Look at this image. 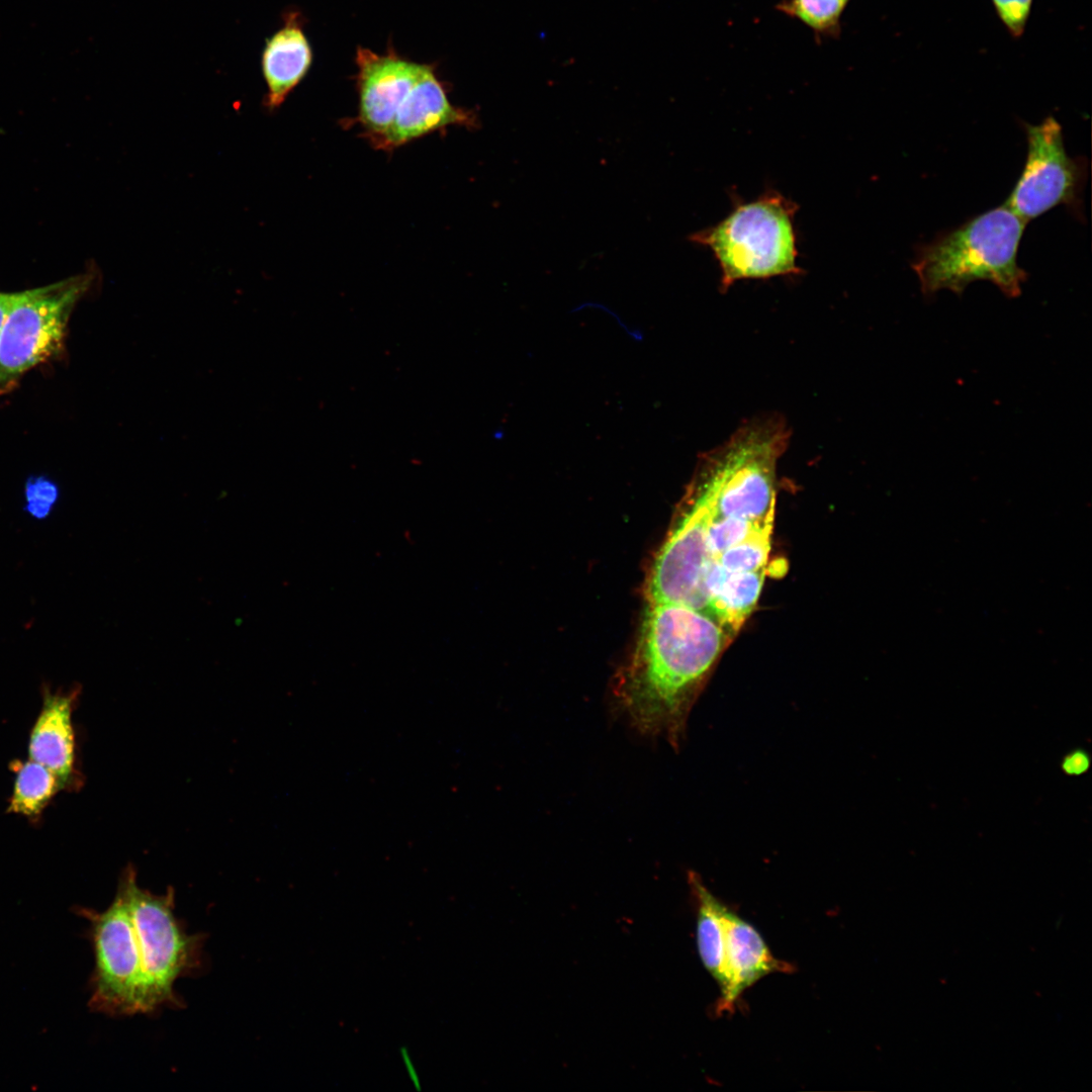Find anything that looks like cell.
Masks as SVG:
<instances>
[{
  "label": "cell",
  "instance_id": "1",
  "mask_svg": "<svg viewBox=\"0 0 1092 1092\" xmlns=\"http://www.w3.org/2000/svg\"><path fill=\"white\" fill-rule=\"evenodd\" d=\"M723 644V629L707 613L680 604H648L640 647L616 689L617 712L641 734L664 737L677 750Z\"/></svg>",
  "mask_w": 1092,
  "mask_h": 1092
},
{
  "label": "cell",
  "instance_id": "2",
  "mask_svg": "<svg viewBox=\"0 0 1092 1092\" xmlns=\"http://www.w3.org/2000/svg\"><path fill=\"white\" fill-rule=\"evenodd\" d=\"M1026 223L1004 203L921 246L912 268L923 294L960 295L973 281L988 280L1006 296H1019L1027 279L1017 263Z\"/></svg>",
  "mask_w": 1092,
  "mask_h": 1092
},
{
  "label": "cell",
  "instance_id": "3",
  "mask_svg": "<svg viewBox=\"0 0 1092 1092\" xmlns=\"http://www.w3.org/2000/svg\"><path fill=\"white\" fill-rule=\"evenodd\" d=\"M798 206L777 191L737 203L714 226L689 240L711 249L722 271V290L740 279H763L801 272L794 215Z\"/></svg>",
  "mask_w": 1092,
  "mask_h": 1092
},
{
  "label": "cell",
  "instance_id": "4",
  "mask_svg": "<svg viewBox=\"0 0 1092 1092\" xmlns=\"http://www.w3.org/2000/svg\"><path fill=\"white\" fill-rule=\"evenodd\" d=\"M130 913L143 974V1013L161 1007H180L175 982L202 968V934H189L175 915L174 890L152 894L136 883L134 869L127 867L117 889Z\"/></svg>",
  "mask_w": 1092,
  "mask_h": 1092
},
{
  "label": "cell",
  "instance_id": "5",
  "mask_svg": "<svg viewBox=\"0 0 1092 1092\" xmlns=\"http://www.w3.org/2000/svg\"><path fill=\"white\" fill-rule=\"evenodd\" d=\"M94 280L95 274L86 271L11 293L0 334V395L24 373L63 353L70 316Z\"/></svg>",
  "mask_w": 1092,
  "mask_h": 1092
},
{
  "label": "cell",
  "instance_id": "6",
  "mask_svg": "<svg viewBox=\"0 0 1092 1092\" xmlns=\"http://www.w3.org/2000/svg\"><path fill=\"white\" fill-rule=\"evenodd\" d=\"M692 503L656 555L650 570L648 604L673 603L708 612L703 578L710 555L708 530L715 517V487L698 470Z\"/></svg>",
  "mask_w": 1092,
  "mask_h": 1092
},
{
  "label": "cell",
  "instance_id": "7",
  "mask_svg": "<svg viewBox=\"0 0 1092 1092\" xmlns=\"http://www.w3.org/2000/svg\"><path fill=\"white\" fill-rule=\"evenodd\" d=\"M89 923L95 966L90 982L91 1010L110 1016L143 1013V974L132 921L117 890L104 911L79 908Z\"/></svg>",
  "mask_w": 1092,
  "mask_h": 1092
},
{
  "label": "cell",
  "instance_id": "8",
  "mask_svg": "<svg viewBox=\"0 0 1092 1092\" xmlns=\"http://www.w3.org/2000/svg\"><path fill=\"white\" fill-rule=\"evenodd\" d=\"M1023 126L1026 160L1005 203L1025 221L1060 204L1078 209L1085 179L1084 163L1068 155L1061 124L1050 115L1039 124L1023 123Z\"/></svg>",
  "mask_w": 1092,
  "mask_h": 1092
},
{
  "label": "cell",
  "instance_id": "9",
  "mask_svg": "<svg viewBox=\"0 0 1092 1092\" xmlns=\"http://www.w3.org/2000/svg\"><path fill=\"white\" fill-rule=\"evenodd\" d=\"M355 61L359 95L355 122L360 124L364 138L376 148L425 64L411 62L398 56L392 48L378 55L358 47Z\"/></svg>",
  "mask_w": 1092,
  "mask_h": 1092
},
{
  "label": "cell",
  "instance_id": "10",
  "mask_svg": "<svg viewBox=\"0 0 1092 1092\" xmlns=\"http://www.w3.org/2000/svg\"><path fill=\"white\" fill-rule=\"evenodd\" d=\"M450 125L477 128L478 114L453 105L445 84L435 73V66L425 64L376 148L391 151Z\"/></svg>",
  "mask_w": 1092,
  "mask_h": 1092
},
{
  "label": "cell",
  "instance_id": "11",
  "mask_svg": "<svg viewBox=\"0 0 1092 1092\" xmlns=\"http://www.w3.org/2000/svg\"><path fill=\"white\" fill-rule=\"evenodd\" d=\"M727 986L716 1011H732L739 996L770 973H791L793 966L776 959L760 933L746 920L723 906Z\"/></svg>",
  "mask_w": 1092,
  "mask_h": 1092
},
{
  "label": "cell",
  "instance_id": "12",
  "mask_svg": "<svg viewBox=\"0 0 1092 1092\" xmlns=\"http://www.w3.org/2000/svg\"><path fill=\"white\" fill-rule=\"evenodd\" d=\"M80 689L53 691L42 687V704L28 740V756L71 785L75 776L76 743L73 710Z\"/></svg>",
  "mask_w": 1092,
  "mask_h": 1092
},
{
  "label": "cell",
  "instance_id": "13",
  "mask_svg": "<svg viewBox=\"0 0 1092 1092\" xmlns=\"http://www.w3.org/2000/svg\"><path fill=\"white\" fill-rule=\"evenodd\" d=\"M300 14L290 11L284 24L267 40L262 54V72L267 85L265 106L277 109L307 74L312 61Z\"/></svg>",
  "mask_w": 1092,
  "mask_h": 1092
},
{
  "label": "cell",
  "instance_id": "14",
  "mask_svg": "<svg viewBox=\"0 0 1092 1092\" xmlns=\"http://www.w3.org/2000/svg\"><path fill=\"white\" fill-rule=\"evenodd\" d=\"M688 882L697 904V945L702 963L718 983L721 993L727 986L725 966L724 904L690 871Z\"/></svg>",
  "mask_w": 1092,
  "mask_h": 1092
},
{
  "label": "cell",
  "instance_id": "15",
  "mask_svg": "<svg viewBox=\"0 0 1092 1092\" xmlns=\"http://www.w3.org/2000/svg\"><path fill=\"white\" fill-rule=\"evenodd\" d=\"M764 574V569L728 571L719 592L710 600L708 612L716 615L722 624L737 631L756 605Z\"/></svg>",
  "mask_w": 1092,
  "mask_h": 1092
},
{
  "label": "cell",
  "instance_id": "16",
  "mask_svg": "<svg viewBox=\"0 0 1092 1092\" xmlns=\"http://www.w3.org/2000/svg\"><path fill=\"white\" fill-rule=\"evenodd\" d=\"M62 789V783L52 770L29 758L16 766L8 810L28 818H38Z\"/></svg>",
  "mask_w": 1092,
  "mask_h": 1092
},
{
  "label": "cell",
  "instance_id": "17",
  "mask_svg": "<svg viewBox=\"0 0 1092 1092\" xmlns=\"http://www.w3.org/2000/svg\"><path fill=\"white\" fill-rule=\"evenodd\" d=\"M850 0H782L777 10L806 25L820 42L837 39L841 17Z\"/></svg>",
  "mask_w": 1092,
  "mask_h": 1092
},
{
  "label": "cell",
  "instance_id": "18",
  "mask_svg": "<svg viewBox=\"0 0 1092 1092\" xmlns=\"http://www.w3.org/2000/svg\"><path fill=\"white\" fill-rule=\"evenodd\" d=\"M772 521L759 532L730 547L715 558L730 572H748L764 569L769 553V537Z\"/></svg>",
  "mask_w": 1092,
  "mask_h": 1092
},
{
  "label": "cell",
  "instance_id": "19",
  "mask_svg": "<svg viewBox=\"0 0 1092 1092\" xmlns=\"http://www.w3.org/2000/svg\"><path fill=\"white\" fill-rule=\"evenodd\" d=\"M774 513L758 521L738 518H715L711 522L707 536L710 557H715L730 547L744 541L759 532L774 520Z\"/></svg>",
  "mask_w": 1092,
  "mask_h": 1092
},
{
  "label": "cell",
  "instance_id": "20",
  "mask_svg": "<svg viewBox=\"0 0 1092 1092\" xmlns=\"http://www.w3.org/2000/svg\"><path fill=\"white\" fill-rule=\"evenodd\" d=\"M60 487L50 476L32 474L24 483L23 510L36 520H44L54 511L60 498Z\"/></svg>",
  "mask_w": 1092,
  "mask_h": 1092
},
{
  "label": "cell",
  "instance_id": "21",
  "mask_svg": "<svg viewBox=\"0 0 1092 1092\" xmlns=\"http://www.w3.org/2000/svg\"><path fill=\"white\" fill-rule=\"evenodd\" d=\"M995 12L1008 32L1020 38L1026 28L1033 0H991Z\"/></svg>",
  "mask_w": 1092,
  "mask_h": 1092
},
{
  "label": "cell",
  "instance_id": "22",
  "mask_svg": "<svg viewBox=\"0 0 1092 1092\" xmlns=\"http://www.w3.org/2000/svg\"><path fill=\"white\" fill-rule=\"evenodd\" d=\"M1061 770L1068 777H1081L1091 767V756L1084 748L1068 751L1060 762Z\"/></svg>",
  "mask_w": 1092,
  "mask_h": 1092
},
{
  "label": "cell",
  "instance_id": "23",
  "mask_svg": "<svg viewBox=\"0 0 1092 1092\" xmlns=\"http://www.w3.org/2000/svg\"><path fill=\"white\" fill-rule=\"evenodd\" d=\"M400 1057H401V1061H402V1063L404 1065V1068H405V1071H406V1074H407L410 1080L412 1081L414 1086L418 1090H420L421 1089L420 1079L418 1077V1073L416 1071L414 1063H413V1061H412V1059H411V1057H410V1055L407 1053V1050L405 1048L404 1049L402 1048L400 1050Z\"/></svg>",
  "mask_w": 1092,
  "mask_h": 1092
},
{
  "label": "cell",
  "instance_id": "24",
  "mask_svg": "<svg viewBox=\"0 0 1092 1092\" xmlns=\"http://www.w3.org/2000/svg\"><path fill=\"white\" fill-rule=\"evenodd\" d=\"M11 301V293L0 291V334Z\"/></svg>",
  "mask_w": 1092,
  "mask_h": 1092
}]
</instances>
